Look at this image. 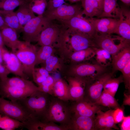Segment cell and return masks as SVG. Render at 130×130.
<instances>
[{
    "instance_id": "cell-1",
    "label": "cell",
    "mask_w": 130,
    "mask_h": 130,
    "mask_svg": "<svg viewBox=\"0 0 130 130\" xmlns=\"http://www.w3.org/2000/svg\"><path fill=\"white\" fill-rule=\"evenodd\" d=\"M68 31L62 35L57 47L60 57L65 61L74 52L97 47L92 37L82 33Z\"/></svg>"
},
{
    "instance_id": "cell-2",
    "label": "cell",
    "mask_w": 130,
    "mask_h": 130,
    "mask_svg": "<svg viewBox=\"0 0 130 130\" xmlns=\"http://www.w3.org/2000/svg\"><path fill=\"white\" fill-rule=\"evenodd\" d=\"M52 96L38 91L29 96L17 101L32 117L44 121Z\"/></svg>"
},
{
    "instance_id": "cell-3",
    "label": "cell",
    "mask_w": 130,
    "mask_h": 130,
    "mask_svg": "<svg viewBox=\"0 0 130 130\" xmlns=\"http://www.w3.org/2000/svg\"><path fill=\"white\" fill-rule=\"evenodd\" d=\"M69 102L52 96L44 122L58 123L60 125L67 127L69 130L68 126L72 115Z\"/></svg>"
},
{
    "instance_id": "cell-4",
    "label": "cell",
    "mask_w": 130,
    "mask_h": 130,
    "mask_svg": "<svg viewBox=\"0 0 130 130\" xmlns=\"http://www.w3.org/2000/svg\"><path fill=\"white\" fill-rule=\"evenodd\" d=\"M107 67L102 66L96 62H86L70 64L66 66L63 73L65 76H73L85 79L87 81L93 79L107 71Z\"/></svg>"
},
{
    "instance_id": "cell-5",
    "label": "cell",
    "mask_w": 130,
    "mask_h": 130,
    "mask_svg": "<svg viewBox=\"0 0 130 130\" xmlns=\"http://www.w3.org/2000/svg\"><path fill=\"white\" fill-rule=\"evenodd\" d=\"M36 46L25 41L14 52L22 65L24 73L28 77H32L36 65Z\"/></svg>"
},
{
    "instance_id": "cell-6",
    "label": "cell",
    "mask_w": 130,
    "mask_h": 130,
    "mask_svg": "<svg viewBox=\"0 0 130 130\" xmlns=\"http://www.w3.org/2000/svg\"><path fill=\"white\" fill-rule=\"evenodd\" d=\"M52 22L43 15L33 18L23 26V39L27 42L37 41L42 31Z\"/></svg>"
},
{
    "instance_id": "cell-7",
    "label": "cell",
    "mask_w": 130,
    "mask_h": 130,
    "mask_svg": "<svg viewBox=\"0 0 130 130\" xmlns=\"http://www.w3.org/2000/svg\"><path fill=\"white\" fill-rule=\"evenodd\" d=\"M120 36L113 37L111 34L99 33L96 32L93 39L97 47L102 49L114 56L125 47L130 45V41L123 39L120 43L115 44V41Z\"/></svg>"
},
{
    "instance_id": "cell-8",
    "label": "cell",
    "mask_w": 130,
    "mask_h": 130,
    "mask_svg": "<svg viewBox=\"0 0 130 130\" xmlns=\"http://www.w3.org/2000/svg\"><path fill=\"white\" fill-rule=\"evenodd\" d=\"M114 74L107 71L87 81L84 98L95 103L101 95L105 82L113 77Z\"/></svg>"
},
{
    "instance_id": "cell-9",
    "label": "cell",
    "mask_w": 130,
    "mask_h": 130,
    "mask_svg": "<svg viewBox=\"0 0 130 130\" xmlns=\"http://www.w3.org/2000/svg\"><path fill=\"white\" fill-rule=\"evenodd\" d=\"M0 114L23 123L32 117L17 101L8 100L1 97H0Z\"/></svg>"
},
{
    "instance_id": "cell-10",
    "label": "cell",
    "mask_w": 130,
    "mask_h": 130,
    "mask_svg": "<svg viewBox=\"0 0 130 130\" xmlns=\"http://www.w3.org/2000/svg\"><path fill=\"white\" fill-rule=\"evenodd\" d=\"M83 15L81 6L65 3L54 10H45L43 15L52 21L55 20L58 21L67 20L75 16Z\"/></svg>"
},
{
    "instance_id": "cell-11",
    "label": "cell",
    "mask_w": 130,
    "mask_h": 130,
    "mask_svg": "<svg viewBox=\"0 0 130 130\" xmlns=\"http://www.w3.org/2000/svg\"><path fill=\"white\" fill-rule=\"evenodd\" d=\"M82 15L75 16L69 20L58 21L70 32H76L93 37L96 33L94 27L87 19Z\"/></svg>"
},
{
    "instance_id": "cell-12",
    "label": "cell",
    "mask_w": 130,
    "mask_h": 130,
    "mask_svg": "<svg viewBox=\"0 0 130 130\" xmlns=\"http://www.w3.org/2000/svg\"><path fill=\"white\" fill-rule=\"evenodd\" d=\"M70 102L72 114L92 118L98 111H103L105 108L84 98L77 101Z\"/></svg>"
},
{
    "instance_id": "cell-13",
    "label": "cell",
    "mask_w": 130,
    "mask_h": 130,
    "mask_svg": "<svg viewBox=\"0 0 130 130\" xmlns=\"http://www.w3.org/2000/svg\"><path fill=\"white\" fill-rule=\"evenodd\" d=\"M60 26L52 22L41 32L37 41L38 44L40 46H53L57 42L64 29L63 26Z\"/></svg>"
},
{
    "instance_id": "cell-14",
    "label": "cell",
    "mask_w": 130,
    "mask_h": 130,
    "mask_svg": "<svg viewBox=\"0 0 130 130\" xmlns=\"http://www.w3.org/2000/svg\"><path fill=\"white\" fill-rule=\"evenodd\" d=\"M65 78L68 84L70 101H77L83 99L84 94L86 80L75 77L65 76Z\"/></svg>"
},
{
    "instance_id": "cell-15",
    "label": "cell",
    "mask_w": 130,
    "mask_h": 130,
    "mask_svg": "<svg viewBox=\"0 0 130 130\" xmlns=\"http://www.w3.org/2000/svg\"><path fill=\"white\" fill-rule=\"evenodd\" d=\"M87 19L93 26L95 32L99 33H114L118 23V19L103 17Z\"/></svg>"
},
{
    "instance_id": "cell-16",
    "label": "cell",
    "mask_w": 130,
    "mask_h": 130,
    "mask_svg": "<svg viewBox=\"0 0 130 130\" xmlns=\"http://www.w3.org/2000/svg\"><path fill=\"white\" fill-rule=\"evenodd\" d=\"M3 58L4 65L10 73L28 79V77L24 73L21 64L15 53L9 52L5 49Z\"/></svg>"
},
{
    "instance_id": "cell-17",
    "label": "cell",
    "mask_w": 130,
    "mask_h": 130,
    "mask_svg": "<svg viewBox=\"0 0 130 130\" xmlns=\"http://www.w3.org/2000/svg\"><path fill=\"white\" fill-rule=\"evenodd\" d=\"M113 110L110 109L105 112L100 110L97 113L94 118L95 130H119L113 118Z\"/></svg>"
},
{
    "instance_id": "cell-18",
    "label": "cell",
    "mask_w": 130,
    "mask_h": 130,
    "mask_svg": "<svg viewBox=\"0 0 130 130\" xmlns=\"http://www.w3.org/2000/svg\"><path fill=\"white\" fill-rule=\"evenodd\" d=\"M118 23L114 33L124 39L130 41V11L127 7H120Z\"/></svg>"
},
{
    "instance_id": "cell-19",
    "label": "cell",
    "mask_w": 130,
    "mask_h": 130,
    "mask_svg": "<svg viewBox=\"0 0 130 130\" xmlns=\"http://www.w3.org/2000/svg\"><path fill=\"white\" fill-rule=\"evenodd\" d=\"M38 91L26 89L5 85L0 84V96L16 101L29 96L34 92Z\"/></svg>"
},
{
    "instance_id": "cell-20",
    "label": "cell",
    "mask_w": 130,
    "mask_h": 130,
    "mask_svg": "<svg viewBox=\"0 0 130 130\" xmlns=\"http://www.w3.org/2000/svg\"><path fill=\"white\" fill-rule=\"evenodd\" d=\"M23 123V127L29 130H69L67 127L54 123L42 121L33 117Z\"/></svg>"
},
{
    "instance_id": "cell-21",
    "label": "cell",
    "mask_w": 130,
    "mask_h": 130,
    "mask_svg": "<svg viewBox=\"0 0 130 130\" xmlns=\"http://www.w3.org/2000/svg\"><path fill=\"white\" fill-rule=\"evenodd\" d=\"M94 118L72 114L69 130H95Z\"/></svg>"
},
{
    "instance_id": "cell-22",
    "label": "cell",
    "mask_w": 130,
    "mask_h": 130,
    "mask_svg": "<svg viewBox=\"0 0 130 130\" xmlns=\"http://www.w3.org/2000/svg\"><path fill=\"white\" fill-rule=\"evenodd\" d=\"M130 61V46H126L112 56V72L120 71Z\"/></svg>"
},
{
    "instance_id": "cell-23",
    "label": "cell",
    "mask_w": 130,
    "mask_h": 130,
    "mask_svg": "<svg viewBox=\"0 0 130 130\" xmlns=\"http://www.w3.org/2000/svg\"><path fill=\"white\" fill-rule=\"evenodd\" d=\"M1 30L4 45L11 49L12 52H15L23 41L18 40L17 32L14 29L7 26Z\"/></svg>"
},
{
    "instance_id": "cell-24",
    "label": "cell",
    "mask_w": 130,
    "mask_h": 130,
    "mask_svg": "<svg viewBox=\"0 0 130 130\" xmlns=\"http://www.w3.org/2000/svg\"><path fill=\"white\" fill-rule=\"evenodd\" d=\"M0 84L24 89L39 91L38 86L32 81L18 76L8 78L3 81H0Z\"/></svg>"
},
{
    "instance_id": "cell-25",
    "label": "cell",
    "mask_w": 130,
    "mask_h": 130,
    "mask_svg": "<svg viewBox=\"0 0 130 130\" xmlns=\"http://www.w3.org/2000/svg\"><path fill=\"white\" fill-rule=\"evenodd\" d=\"M52 96L66 102L70 101L68 92V85L64 79H56L53 89Z\"/></svg>"
},
{
    "instance_id": "cell-26",
    "label": "cell",
    "mask_w": 130,
    "mask_h": 130,
    "mask_svg": "<svg viewBox=\"0 0 130 130\" xmlns=\"http://www.w3.org/2000/svg\"><path fill=\"white\" fill-rule=\"evenodd\" d=\"M81 6L83 8L82 10L83 14L89 18H98L102 14L103 9L98 3L95 0H81Z\"/></svg>"
},
{
    "instance_id": "cell-27",
    "label": "cell",
    "mask_w": 130,
    "mask_h": 130,
    "mask_svg": "<svg viewBox=\"0 0 130 130\" xmlns=\"http://www.w3.org/2000/svg\"><path fill=\"white\" fill-rule=\"evenodd\" d=\"M118 0H103L102 13L98 18L108 17L119 18L120 8L117 3Z\"/></svg>"
},
{
    "instance_id": "cell-28",
    "label": "cell",
    "mask_w": 130,
    "mask_h": 130,
    "mask_svg": "<svg viewBox=\"0 0 130 130\" xmlns=\"http://www.w3.org/2000/svg\"><path fill=\"white\" fill-rule=\"evenodd\" d=\"M65 63L60 57L54 55L49 57L43 64L44 67L50 74L57 72L63 74L66 67Z\"/></svg>"
},
{
    "instance_id": "cell-29",
    "label": "cell",
    "mask_w": 130,
    "mask_h": 130,
    "mask_svg": "<svg viewBox=\"0 0 130 130\" xmlns=\"http://www.w3.org/2000/svg\"><path fill=\"white\" fill-rule=\"evenodd\" d=\"M94 47H90L72 53L66 61L70 64L86 62L92 58L95 55Z\"/></svg>"
},
{
    "instance_id": "cell-30",
    "label": "cell",
    "mask_w": 130,
    "mask_h": 130,
    "mask_svg": "<svg viewBox=\"0 0 130 130\" xmlns=\"http://www.w3.org/2000/svg\"><path fill=\"white\" fill-rule=\"evenodd\" d=\"M0 14L3 17L8 27L14 29L17 32L21 31L23 26L20 23L15 12L13 11L0 10Z\"/></svg>"
},
{
    "instance_id": "cell-31",
    "label": "cell",
    "mask_w": 130,
    "mask_h": 130,
    "mask_svg": "<svg viewBox=\"0 0 130 130\" xmlns=\"http://www.w3.org/2000/svg\"><path fill=\"white\" fill-rule=\"evenodd\" d=\"M15 12L23 26L36 16L31 9L30 4L20 6Z\"/></svg>"
},
{
    "instance_id": "cell-32",
    "label": "cell",
    "mask_w": 130,
    "mask_h": 130,
    "mask_svg": "<svg viewBox=\"0 0 130 130\" xmlns=\"http://www.w3.org/2000/svg\"><path fill=\"white\" fill-rule=\"evenodd\" d=\"M95 103L110 109L112 108L115 109L120 107L114 97L104 90Z\"/></svg>"
},
{
    "instance_id": "cell-33",
    "label": "cell",
    "mask_w": 130,
    "mask_h": 130,
    "mask_svg": "<svg viewBox=\"0 0 130 130\" xmlns=\"http://www.w3.org/2000/svg\"><path fill=\"white\" fill-rule=\"evenodd\" d=\"M56 51L52 46H41L37 51L36 65L43 64L49 57L54 55Z\"/></svg>"
},
{
    "instance_id": "cell-34",
    "label": "cell",
    "mask_w": 130,
    "mask_h": 130,
    "mask_svg": "<svg viewBox=\"0 0 130 130\" xmlns=\"http://www.w3.org/2000/svg\"><path fill=\"white\" fill-rule=\"evenodd\" d=\"M23 123L7 116L0 114V128L4 130H13L23 127Z\"/></svg>"
},
{
    "instance_id": "cell-35",
    "label": "cell",
    "mask_w": 130,
    "mask_h": 130,
    "mask_svg": "<svg viewBox=\"0 0 130 130\" xmlns=\"http://www.w3.org/2000/svg\"><path fill=\"white\" fill-rule=\"evenodd\" d=\"M96 62L100 65L107 67L111 64L112 56L108 52L100 48H94Z\"/></svg>"
},
{
    "instance_id": "cell-36",
    "label": "cell",
    "mask_w": 130,
    "mask_h": 130,
    "mask_svg": "<svg viewBox=\"0 0 130 130\" xmlns=\"http://www.w3.org/2000/svg\"><path fill=\"white\" fill-rule=\"evenodd\" d=\"M123 82L122 75L116 78L112 77L105 82L103 90L114 97L119 84Z\"/></svg>"
},
{
    "instance_id": "cell-37",
    "label": "cell",
    "mask_w": 130,
    "mask_h": 130,
    "mask_svg": "<svg viewBox=\"0 0 130 130\" xmlns=\"http://www.w3.org/2000/svg\"><path fill=\"white\" fill-rule=\"evenodd\" d=\"M24 0H0V10L13 11L17 7L28 3Z\"/></svg>"
},
{
    "instance_id": "cell-38",
    "label": "cell",
    "mask_w": 130,
    "mask_h": 130,
    "mask_svg": "<svg viewBox=\"0 0 130 130\" xmlns=\"http://www.w3.org/2000/svg\"><path fill=\"white\" fill-rule=\"evenodd\" d=\"M56 79L50 75L40 85L39 91L48 94L52 96V89Z\"/></svg>"
},
{
    "instance_id": "cell-39",
    "label": "cell",
    "mask_w": 130,
    "mask_h": 130,
    "mask_svg": "<svg viewBox=\"0 0 130 130\" xmlns=\"http://www.w3.org/2000/svg\"><path fill=\"white\" fill-rule=\"evenodd\" d=\"M33 4H30L31 9L34 13L38 15H43L46 8L47 2L46 0H33Z\"/></svg>"
},
{
    "instance_id": "cell-40",
    "label": "cell",
    "mask_w": 130,
    "mask_h": 130,
    "mask_svg": "<svg viewBox=\"0 0 130 130\" xmlns=\"http://www.w3.org/2000/svg\"><path fill=\"white\" fill-rule=\"evenodd\" d=\"M120 72L122 74L125 87L127 91L130 92V61Z\"/></svg>"
},
{
    "instance_id": "cell-41",
    "label": "cell",
    "mask_w": 130,
    "mask_h": 130,
    "mask_svg": "<svg viewBox=\"0 0 130 130\" xmlns=\"http://www.w3.org/2000/svg\"><path fill=\"white\" fill-rule=\"evenodd\" d=\"M112 115L115 124L122 121L124 117L123 108L120 107L114 109Z\"/></svg>"
},
{
    "instance_id": "cell-42",
    "label": "cell",
    "mask_w": 130,
    "mask_h": 130,
    "mask_svg": "<svg viewBox=\"0 0 130 130\" xmlns=\"http://www.w3.org/2000/svg\"><path fill=\"white\" fill-rule=\"evenodd\" d=\"M65 0H49L47 2V11L54 10L65 3Z\"/></svg>"
},
{
    "instance_id": "cell-43",
    "label": "cell",
    "mask_w": 130,
    "mask_h": 130,
    "mask_svg": "<svg viewBox=\"0 0 130 130\" xmlns=\"http://www.w3.org/2000/svg\"><path fill=\"white\" fill-rule=\"evenodd\" d=\"M32 78L34 81L39 85L44 81L47 77L41 75L34 70L32 73Z\"/></svg>"
},
{
    "instance_id": "cell-44",
    "label": "cell",
    "mask_w": 130,
    "mask_h": 130,
    "mask_svg": "<svg viewBox=\"0 0 130 130\" xmlns=\"http://www.w3.org/2000/svg\"><path fill=\"white\" fill-rule=\"evenodd\" d=\"M10 73L4 65L0 63V81H3L8 77V75Z\"/></svg>"
},
{
    "instance_id": "cell-45",
    "label": "cell",
    "mask_w": 130,
    "mask_h": 130,
    "mask_svg": "<svg viewBox=\"0 0 130 130\" xmlns=\"http://www.w3.org/2000/svg\"><path fill=\"white\" fill-rule=\"evenodd\" d=\"M120 127L122 130H130V116H128L124 117Z\"/></svg>"
},
{
    "instance_id": "cell-46",
    "label": "cell",
    "mask_w": 130,
    "mask_h": 130,
    "mask_svg": "<svg viewBox=\"0 0 130 130\" xmlns=\"http://www.w3.org/2000/svg\"><path fill=\"white\" fill-rule=\"evenodd\" d=\"M124 98L122 106L130 105V92L127 90L124 93Z\"/></svg>"
},
{
    "instance_id": "cell-47",
    "label": "cell",
    "mask_w": 130,
    "mask_h": 130,
    "mask_svg": "<svg viewBox=\"0 0 130 130\" xmlns=\"http://www.w3.org/2000/svg\"><path fill=\"white\" fill-rule=\"evenodd\" d=\"M34 70L41 75L46 77L50 75V74L44 67L39 68H35Z\"/></svg>"
},
{
    "instance_id": "cell-48",
    "label": "cell",
    "mask_w": 130,
    "mask_h": 130,
    "mask_svg": "<svg viewBox=\"0 0 130 130\" xmlns=\"http://www.w3.org/2000/svg\"><path fill=\"white\" fill-rule=\"evenodd\" d=\"M7 26L3 17L0 14V29L1 30L3 28Z\"/></svg>"
},
{
    "instance_id": "cell-49",
    "label": "cell",
    "mask_w": 130,
    "mask_h": 130,
    "mask_svg": "<svg viewBox=\"0 0 130 130\" xmlns=\"http://www.w3.org/2000/svg\"><path fill=\"white\" fill-rule=\"evenodd\" d=\"M5 49L3 46L0 47V63L2 64L4 63L3 55Z\"/></svg>"
},
{
    "instance_id": "cell-50",
    "label": "cell",
    "mask_w": 130,
    "mask_h": 130,
    "mask_svg": "<svg viewBox=\"0 0 130 130\" xmlns=\"http://www.w3.org/2000/svg\"><path fill=\"white\" fill-rule=\"evenodd\" d=\"M125 5L129 6L130 5V0H120Z\"/></svg>"
},
{
    "instance_id": "cell-51",
    "label": "cell",
    "mask_w": 130,
    "mask_h": 130,
    "mask_svg": "<svg viewBox=\"0 0 130 130\" xmlns=\"http://www.w3.org/2000/svg\"><path fill=\"white\" fill-rule=\"evenodd\" d=\"M4 45L1 32V30L0 29V47L3 46Z\"/></svg>"
},
{
    "instance_id": "cell-52",
    "label": "cell",
    "mask_w": 130,
    "mask_h": 130,
    "mask_svg": "<svg viewBox=\"0 0 130 130\" xmlns=\"http://www.w3.org/2000/svg\"><path fill=\"white\" fill-rule=\"evenodd\" d=\"M99 4L101 7L103 9V0H95Z\"/></svg>"
},
{
    "instance_id": "cell-53",
    "label": "cell",
    "mask_w": 130,
    "mask_h": 130,
    "mask_svg": "<svg viewBox=\"0 0 130 130\" xmlns=\"http://www.w3.org/2000/svg\"><path fill=\"white\" fill-rule=\"evenodd\" d=\"M26 1H32L33 0H24Z\"/></svg>"
},
{
    "instance_id": "cell-54",
    "label": "cell",
    "mask_w": 130,
    "mask_h": 130,
    "mask_svg": "<svg viewBox=\"0 0 130 130\" xmlns=\"http://www.w3.org/2000/svg\"><path fill=\"white\" fill-rule=\"evenodd\" d=\"M66 0V1H68L69 0Z\"/></svg>"
}]
</instances>
